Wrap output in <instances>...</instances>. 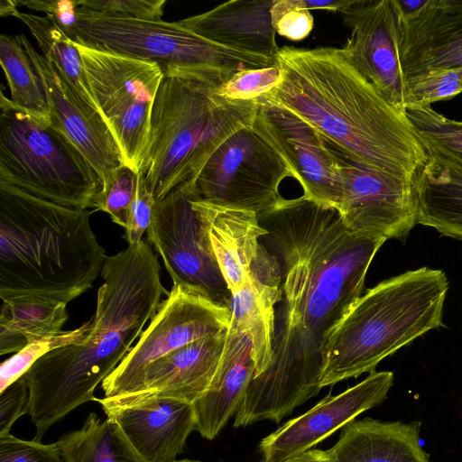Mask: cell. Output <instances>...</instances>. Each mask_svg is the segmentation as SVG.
Returning a JSON list of instances; mask_svg holds the SVG:
<instances>
[{"label":"cell","instance_id":"cell-1","mask_svg":"<svg viewBox=\"0 0 462 462\" xmlns=\"http://www.w3.org/2000/svg\"><path fill=\"white\" fill-rule=\"evenodd\" d=\"M257 218L267 231L261 244L280 266L282 303L271 363L251 379L234 416L236 428L279 423L319 393L328 337L361 296L371 262L386 241L354 232L337 208L304 196L281 197Z\"/></svg>","mask_w":462,"mask_h":462},{"label":"cell","instance_id":"cell-2","mask_svg":"<svg viewBox=\"0 0 462 462\" xmlns=\"http://www.w3.org/2000/svg\"><path fill=\"white\" fill-rule=\"evenodd\" d=\"M281 82L262 96L310 125L344 158L412 179L427 152L404 111L389 103L343 49L284 46Z\"/></svg>","mask_w":462,"mask_h":462},{"label":"cell","instance_id":"cell-3","mask_svg":"<svg viewBox=\"0 0 462 462\" xmlns=\"http://www.w3.org/2000/svg\"><path fill=\"white\" fill-rule=\"evenodd\" d=\"M161 266L150 244L141 241L107 256L91 328L81 340L42 356L24 374L30 390L27 414L41 441L67 414L94 401L97 386L132 349L162 295Z\"/></svg>","mask_w":462,"mask_h":462},{"label":"cell","instance_id":"cell-4","mask_svg":"<svg viewBox=\"0 0 462 462\" xmlns=\"http://www.w3.org/2000/svg\"><path fill=\"white\" fill-rule=\"evenodd\" d=\"M92 211L61 206L0 183V298L69 302L86 292L107 256Z\"/></svg>","mask_w":462,"mask_h":462},{"label":"cell","instance_id":"cell-5","mask_svg":"<svg viewBox=\"0 0 462 462\" xmlns=\"http://www.w3.org/2000/svg\"><path fill=\"white\" fill-rule=\"evenodd\" d=\"M162 73L139 169L155 202L194 180L227 138L252 126L257 111V99L219 93L232 76L182 69Z\"/></svg>","mask_w":462,"mask_h":462},{"label":"cell","instance_id":"cell-6","mask_svg":"<svg viewBox=\"0 0 462 462\" xmlns=\"http://www.w3.org/2000/svg\"><path fill=\"white\" fill-rule=\"evenodd\" d=\"M448 290L441 270L421 267L361 295L328 337L321 388L375 371L383 359L441 326Z\"/></svg>","mask_w":462,"mask_h":462},{"label":"cell","instance_id":"cell-7","mask_svg":"<svg viewBox=\"0 0 462 462\" xmlns=\"http://www.w3.org/2000/svg\"><path fill=\"white\" fill-rule=\"evenodd\" d=\"M0 183L78 209L97 208L103 180L51 121L0 93Z\"/></svg>","mask_w":462,"mask_h":462},{"label":"cell","instance_id":"cell-8","mask_svg":"<svg viewBox=\"0 0 462 462\" xmlns=\"http://www.w3.org/2000/svg\"><path fill=\"white\" fill-rule=\"evenodd\" d=\"M69 38L82 46L156 63L165 71H191L233 76L242 69L275 65V60L235 51L206 40L176 22L81 16Z\"/></svg>","mask_w":462,"mask_h":462},{"label":"cell","instance_id":"cell-9","mask_svg":"<svg viewBox=\"0 0 462 462\" xmlns=\"http://www.w3.org/2000/svg\"><path fill=\"white\" fill-rule=\"evenodd\" d=\"M79 49L89 90L123 154L139 172L152 105L163 73L153 62L90 49Z\"/></svg>","mask_w":462,"mask_h":462},{"label":"cell","instance_id":"cell-10","mask_svg":"<svg viewBox=\"0 0 462 462\" xmlns=\"http://www.w3.org/2000/svg\"><path fill=\"white\" fill-rule=\"evenodd\" d=\"M193 181L171 189L154 205L147 240L161 255L173 285L202 293L231 308L232 293L217 264L193 200Z\"/></svg>","mask_w":462,"mask_h":462},{"label":"cell","instance_id":"cell-11","mask_svg":"<svg viewBox=\"0 0 462 462\" xmlns=\"http://www.w3.org/2000/svg\"><path fill=\"white\" fill-rule=\"evenodd\" d=\"M231 308L198 291L172 285L147 328L118 366L103 381L105 397L140 391L147 368L174 350L227 330Z\"/></svg>","mask_w":462,"mask_h":462},{"label":"cell","instance_id":"cell-12","mask_svg":"<svg viewBox=\"0 0 462 462\" xmlns=\"http://www.w3.org/2000/svg\"><path fill=\"white\" fill-rule=\"evenodd\" d=\"M287 177L293 178L288 165L248 126L227 138L192 181L203 201L259 214L282 197Z\"/></svg>","mask_w":462,"mask_h":462},{"label":"cell","instance_id":"cell-13","mask_svg":"<svg viewBox=\"0 0 462 462\" xmlns=\"http://www.w3.org/2000/svg\"><path fill=\"white\" fill-rule=\"evenodd\" d=\"M251 127L288 165L304 197L338 207L342 196L340 155L328 148L310 125L260 97Z\"/></svg>","mask_w":462,"mask_h":462},{"label":"cell","instance_id":"cell-14","mask_svg":"<svg viewBox=\"0 0 462 462\" xmlns=\"http://www.w3.org/2000/svg\"><path fill=\"white\" fill-rule=\"evenodd\" d=\"M340 158L342 196L337 208L346 226L364 236L405 239L417 225L413 178Z\"/></svg>","mask_w":462,"mask_h":462},{"label":"cell","instance_id":"cell-15","mask_svg":"<svg viewBox=\"0 0 462 462\" xmlns=\"http://www.w3.org/2000/svg\"><path fill=\"white\" fill-rule=\"evenodd\" d=\"M350 34L342 48L356 69L393 106L404 111L405 86L398 57L397 0H355L343 14Z\"/></svg>","mask_w":462,"mask_h":462},{"label":"cell","instance_id":"cell-16","mask_svg":"<svg viewBox=\"0 0 462 462\" xmlns=\"http://www.w3.org/2000/svg\"><path fill=\"white\" fill-rule=\"evenodd\" d=\"M393 383V372L374 371L344 392L327 395L260 441L263 462H284L312 449L361 413L383 402Z\"/></svg>","mask_w":462,"mask_h":462},{"label":"cell","instance_id":"cell-17","mask_svg":"<svg viewBox=\"0 0 462 462\" xmlns=\"http://www.w3.org/2000/svg\"><path fill=\"white\" fill-rule=\"evenodd\" d=\"M147 462H174L195 430L193 405L150 392L94 398Z\"/></svg>","mask_w":462,"mask_h":462},{"label":"cell","instance_id":"cell-18","mask_svg":"<svg viewBox=\"0 0 462 462\" xmlns=\"http://www.w3.org/2000/svg\"><path fill=\"white\" fill-rule=\"evenodd\" d=\"M45 89L51 121L79 150L102 180L125 165L120 147L102 117L91 116L55 65L39 53L24 34L15 35Z\"/></svg>","mask_w":462,"mask_h":462},{"label":"cell","instance_id":"cell-19","mask_svg":"<svg viewBox=\"0 0 462 462\" xmlns=\"http://www.w3.org/2000/svg\"><path fill=\"white\" fill-rule=\"evenodd\" d=\"M398 57L404 86L433 69L462 68V0H427L409 14L400 9Z\"/></svg>","mask_w":462,"mask_h":462},{"label":"cell","instance_id":"cell-20","mask_svg":"<svg viewBox=\"0 0 462 462\" xmlns=\"http://www.w3.org/2000/svg\"><path fill=\"white\" fill-rule=\"evenodd\" d=\"M274 0H234L176 23L218 45L275 60L279 50L271 9Z\"/></svg>","mask_w":462,"mask_h":462},{"label":"cell","instance_id":"cell-21","mask_svg":"<svg viewBox=\"0 0 462 462\" xmlns=\"http://www.w3.org/2000/svg\"><path fill=\"white\" fill-rule=\"evenodd\" d=\"M281 284L279 263L263 245L252 267L250 280L242 290L232 295L231 323L245 333L251 341L254 376L263 373L271 363L275 328L274 306L282 300Z\"/></svg>","mask_w":462,"mask_h":462},{"label":"cell","instance_id":"cell-22","mask_svg":"<svg viewBox=\"0 0 462 462\" xmlns=\"http://www.w3.org/2000/svg\"><path fill=\"white\" fill-rule=\"evenodd\" d=\"M207 228L217 264L230 292H238L250 280L251 270L263 248L267 231L254 211L193 200Z\"/></svg>","mask_w":462,"mask_h":462},{"label":"cell","instance_id":"cell-23","mask_svg":"<svg viewBox=\"0 0 462 462\" xmlns=\"http://www.w3.org/2000/svg\"><path fill=\"white\" fill-rule=\"evenodd\" d=\"M254 374L251 341L230 322L217 372L208 390L192 404L195 430L202 438L215 439L235 416Z\"/></svg>","mask_w":462,"mask_h":462},{"label":"cell","instance_id":"cell-24","mask_svg":"<svg viewBox=\"0 0 462 462\" xmlns=\"http://www.w3.org/2000/svg\"><path fill=\"white\" fill-rule=\"evenodd\" d=\"M421 422L354 420L326 450L328 462H430L420 443Z\"/></svg>","mask_w":462,"mask_h":462},{"label":"cell","instance_id":"cell-25","mask_svg":"<svg viewBox=\"0 0 462 462\" xmlns=\"http://www.w3.org/2000/svg\"><path fill=\"white\" fill-rule=\"evenodd\" d=\"M226 338V330L196 340L156 360L145 371L139 392L155 393L193 404L211 383Z\"/></svg>","mask_w":462,"mask_h":462},{"label":"cell","instance_id":"cell-26","mask_svg":"<svg viewBox=\"0 0 462 462\" xmlns=\"http://www.w3.org/2000/svg\"><path fill=\"white\" fill-rule=\"evenodd\" d=\"M423 145L427 159L413 176L417 224L462 240V165Z\"/></svg>","mask_w":462,"mask_h":462},{"label":"cell","instance_id":"cell-27","mask_svg":"<svg viewBox=\"0 0 462 462\" xmlns=\"http://www.w3.org/2000/svg\"><path fill=\"white\" fill-rule=\"evenodd\" d=\"M15 1L2 0L1 16H14L29 29L43 55L60 71L84 109L94 117H102L89 90L80 52L75 42L48 15L20 12Z\"/></svg>","mask_w":462,"mask_h":462},{"label":"cell","instance_id":"cell-28","mask_svg":"<svg viewBox=\"0 0 462 462\" xmlns=\"http://www.w3.org/2000/svg\"><path fill=\"white\" fill-rule=\"evenodd\" d=\"M67 304L38 296L2 300L0 355L17 353L30 342L60 333L68 319Z\"/></svg>","mask_w":462,"mask_h":462},{"label":"cell","instance_id":"cell-29","mask_svg":"<svg viewBox=\"0 0 462 462\" xmlns=\"http://www.w3.org/2000/svg\"><path fill=\"white\" fill-rule=\"evenodd\" d=\"M64 462H147L134 449L118 424L90 412L82 427L55 442Z\"/></svg>","mask_w":462,"mask_h":462},{"label":"cell","instance_id":"cell-30","mask_svg":"<svg viewBox=\"0 0 462 462\" xmlns=\"http://www.w3.org/2000/svg\"><path fill=\"white\" fill-rule=\"evenodd\" d=\"M0 62L12 103L29 114L51 121L42 82L16 36L1 35Z\"/></svg>","mask_w":462,"mask_h":462},{"label":"cell","instance_id":"cell-31","mask_svg":"<svg viewBox=\"0 0 462 462\" xmlns=\"http://www.w3.org/2000/svg\"><path fill=\"white\" fill-rule=\"evenodd\" d=\"M404 113L423 144L462 165V122L452 120L432 106H407Z\"/></svg>","mask_w":462,"mask_h":462},{"label":"cell","instance_id":"cell-32","mask_svg":"<svg viewBox=\"0 0 462 462\" xmlns=\"http://www.w3.org/2000/svg\"><path fill=\"white\" fill-rule=\"evenodd\" d=\"M91 320L84 323L74 330L60 333L30 342L26 346L6 359L0 366V393L11 385L27 371L42 356L53 349L71 345L81 340L88 333Z\"/></svg>","mask_w":462,"mask_h":462},{"label":"cell","instance_id":"cell-33","mask_svg":"<svg viewBox=\"0 0 462 462\" xmlns=\"http://www.w3.org/2000/svg\"><path fill=\"white\" fill-rule=\"evenodd\" d=\"M138 182L139 172L126 165L116 169L103 180L96 210L107 213L114 223L125 229Z\"/></svg>","mask_w":462,"mask_h":462},{"label":"cell","instance_id":"cell-34","mask_svg":"<svg viewBox=\"0 0 462 462\" xmlns=\"http://www.w3.org/2000/svg\"><path fill=\"white\" fill-rule=\"evenodd\" d=\"M462 92V68L438 69L405 82V106H425Z\"/></svg>","mask_w":462,"mask_h":462},{"label":"cell","instance_id":"cell-35","mask_svg":"<svg viewBox=\"0 0 462 462\" xmlns=\"http://www.w3.org/2000/svg\"><path fill=\"white\" fill-rule=\"evenodd\" d=\"M81 16H102L160 21L165 0H78Z\"/></svg>","mask_w":462,"mask_h":462},{"label":"cell","instance_id":"cell-36","mask_svg":"<svg viewBox=\"0 0 462 462\" xmlns=\"http://www.w3.org/2000/svg\"><path fill=\"white\" fill-rule=\"evenodd\" d=\"M282 79L277 65L255 69H242L235 73L220 88L228 98L254 100L275 88Z\"/></svg>","mask_w":462,"mask_h":462},{"label":"cell","instance_id":"cell-37","mask_svg":"<svg viewBox=\"0 0 462 462\" xmlns=\"http://www.w3.org/2000/svg\"><path fill=\"white\" fill-rule=\"evenodd\" d=\"M272 24L279 35L291 41L306 38L313 29V16L301 0L275 1L271 9Z\"/></svg>","mask_w":462,"mask_h":462},{"label":"cell","instance_id":"cell-38","mask_svg":"<svg viewBox=\"0 0 462 462\" xmlns=\"http://www.w3.org/2000/svg\"><path fill=\"white\" fill-rule=\"evenodd\" d=\"M0 462H64L56 443L21 439L11 433L0 437Z\"/></svg>","mask_w":462,"mask_h":462},{"label":"cell","instance_id":"cell-39","mask_svg":"<svg viewBox=\"0 0 462 462\" xmlns=\"http://www.w3.org/2000/svg\"><path fill=\"white\" fill-rule=\"evenodd\" d=\"M30 390L24 375L0 393V437L9 434L14 423L27 414Z\"/></svg>","mask_w":462,"mask_h":462},{"label":"cell","instance_id":"cell-40","mask_svg":"<svg viewBox=\"0 0 462 462\" xmlns=\"http://www.w3.org/2000/svg\"><path fill=\"white\" fill-rule=\"evenodd\" d=\"M155 203L153 196L139 173L138 189L129 212L124 236L128 245H136L142 241V236L151 223Z\"/></svg>","mask_w":462,"mask_h":462},{"label":"cell","instance_id":"cell-41","mask_svg":"<svg viewBox=\"0 0 462 462\" xmlns=\"http://www.w3.org/2000/svg\"><path fill=\"white\" fill-rule=\"evenodd\" d=\"M17 6L45 13L69 37L78 20V0H26L15 1Z\"/></svg>","mask_w":462,"mask_h":462},{"label":"cell","instance_id":"cell-42","mask_svg":"<svg viewBox=\"0 0 462 462\" xmlns=\"http://www.w3.org/2000/svg\"><path fill=\"white\" fill-rule=\"evenodd\" d=\"M355 0H301L307 9L327 10L343 14L354 3Z\"/></svg>","mask_w":462,"mask_h":462},{"label":"cell","instance_id":"cell-43","mask_svg":"<svg viewBox=\"0 0 462 462\" xmlns=\"http://www.w3.org/2000/svg\"><path fill=\"white\" fill-rule=\"evenodd\" d=\"M284 462H328L326 450L312 448Z\"/></svg>","mask_w":462,"mask_h":462},{"label":"cell","instance_id":"cell-44","mask_svg":"<svg viewBox=\"0 0 462 462\" xmlns=\"http://www.w3.org/2000/svg\"><path fill=\"white\" fill-rule=\"evenodd\" d=\"M174 462H201V461L190 460V459H181V460H176Z\"/></svg>","mask_w":462,"mask_h":462}]
</instances>
